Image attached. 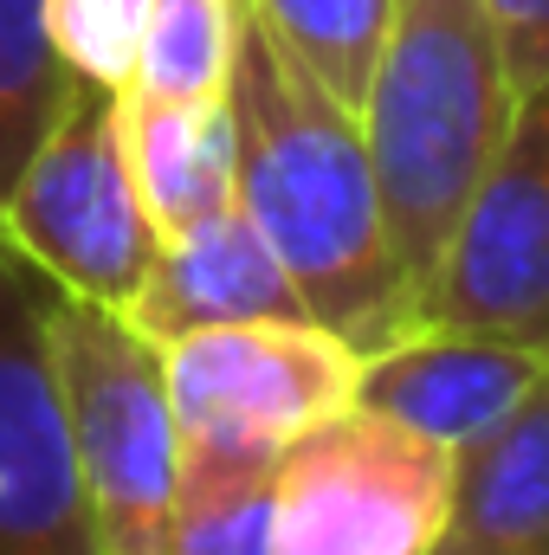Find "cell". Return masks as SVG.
Wrapping results in <instances>:
<instances>
[{
  "instance_id": "obj_1",
  "label": "cell",
  "mask_w": 549,
  "mask_h": 555,
  "mask_svg": "<svg viewBox=\"0 0 549 555\" xmlns=\"http://www.w3.org/2000/svg\"><path fill=\"white\" fill-rule=\"evenodd\" d=\"M233 111V194L266 233L304 310L356 356L388 349L413 330V291L382 220L362 124L336 104L272 26L240 0V39L227 72Z\"/></svg>"
},
{
  "instance_id": "obj_2",
  "label": "cell",
  "mask_w": 549,
  "mask_h": 555,
  "mask_svg": "<svg viewBox=\"0 0 549 555\" xmlns=\"http://www.w3.org/2000/svg\"><path fill=\"white\" fill-rule=\"evenodd\" d=\"M511 111L518 91L478 0H395L356 124L413 304L459 207L511 130Z\"/></svg>"
},
{
  "instance_id": "obj_3",
  "label": "cell",
  "mask_w": 549,
  "mask_h": 555,
  "mask_svg": "<svg viewBox=\"0 0 549 555\" xmlns=\"http://www.w3.org/2000/svg\"><path fill=\"white\" fill-rule=\"evenodd\" d=\"M46 343L98 555H162L181 472L162 349L124 310L65 291H46Z\"/></svg>"
},
{
  "instance_id": "obj_4",
  "label": "cell",
  "mask_w": 549,
  "mask_h": 555,
  "mask_svg": "<svg viewBox=\"0 0 549 555\" xmlns=\"http://www.w3.org/2000/svg\"><path fill=\"white\" fill-rule=\"evenodd\" d=\"M0 240L65 297L124 310L155 259V227L130 181L117 91L72 85L46 137L0 194Z\"/></svg>"
},
{
  "instance_id": "obj_5",
  "label": "cell",
  "mask_w": 549,
  "mask_h": 555,
  "mask_svg": "<svg viewBox=\"0 0 549 555\" xmlns=\"http://www.w3.org/2000/svg\"><path fill=\"white\" fill-rule=\"evenodd\" d=\"M452 452L369 408H343L278 452L272 555H426Z\"/></svg>"
},
{
  "instance_id": "obj_6",
  "label": "cell",
  "mask_w": 549,
  "mask_h": 555,
  "mask_svg": "<svg viewBox=\"0 0 549 555\" xmlns=\"http://www.w3.org/2000/svg\"><path fill=\"white\" fill-rule=\"evenodd\" d=\"M420 323L472 330L549 362V85L518 98L491 168L420 284L413 330Z\"/></svg>"
},
{
  "instance_id": "obj_7",
  "label": "cell",
  "mask_w": 549,
  "mask_h": 555,
  "mask_svg": "<svg viewBox=\"0 0 549 555\" xmlns=\"http://www.w3.org/2000/svg\"><path fill=\"white\" fill-rule=\"evenodd\" d=\"M362 356L317 317H246L162 343V382L181 446L284 452L356 408Z\"/></svg>"
},
{
  "instance_id": "obj_8",
  "label": "cell",
  "mask_w": 549,
  "mask_h": 555,
  "mask_svg": "<svg viewBox=\"0 0 549 555\" xmlns=\"http://www.w3.org/2000/svg\"><path fill=\"white\" fill-rule=\"evenodd\" d=\"M46 291L0 240V555H98L46 343Z\"/></svg>"
},
{
  "instance_id": "obj_9",
  "label": "cell",
  "mask_w": 549,
  "mask_h": 555,
  "mask_svg": "<svg viewBox=\"0 0 549 555\" xmlns=\"http://www.w3.org/2000/svg\"><path fill=\"white\" fill-rule=\"evenodd\" d=\"M544 369L549 362H537L531 349H511V343H491L472 330L420 323L408 336H395L388 349L362 356L356 408L395 420L446 452H465L472 439H485L498 420L531 401Z\"/></svg>"
},
{
  "instance_id": "obj_10",
  "label": "cell",
  "mask_w": 549,
  "mask_h": 555,
  "mask_svg": "<svg viewBox=\"0 0 549 555\" xmlns=\"http://www.w3.org/2000/svg\"><path fill=\"white\" fill-rule=\"evenodd\" d=\"M124 317L162 349L188 330H214V323H246V317H310L297 284L284 278L278 253L266 233L246 220L240 201H227L220 214L155 240V259L142 272L137 297L124 304Z\"/></svg>"
},
{
  "instance_id": "obj_11",
  "label": "cell",
  "mask_w": 549,
  "mask_h": 555,
  "mask_svg": "<svg viewBox=\"0 0 549 555\" xmlns=\"http://www.w3.org/2000/svg\"><path fill=\"white\" fill-rule=\"evenodd\" d=\"M426 555H549V369L518 414L452 452L446 517Z\"/></svg>"
},
{
  "instance_id": "obj_12",
  "label": "cell",
  "mask_w": 549,
  "mask_h": 555,
  "mask_svg": "<svg viewBox=\"0 0 549 555\" xmlns=\"http://www.w3.org/2000/svg\"><path fill=\"white\" fill-rule=\"evenodd\" d=\"M117 130L130 181L155 240L220 214L233 194V111L227 98H142L117 91Z\"/></svg>"
},
{
  "instance_id": "obj_13",
  "label": "cell",
  "mask_w": 549,
  "mask_h": 555,
  "mask_svg": "<svg viewBox=\"0 0 549 555\" xmlns=\"http://www.w3.org/2000/svg\"><path fill=\"white\" fill-rule=\"evenodd\" d=\"M278 452L181 446L162 555H272Z\"/></svg>"
},
{
  "instance_id": "obj_14",
  "label": "cell",
  "mask_w": 549,
  "mask_h": 555,
  "mask_svg": "<svg viewBox=\"0 0 549 555\" xmlns=\"http://www.w3.org/2000/svg\"><path fill=\"white\" fill-rule=\"evenodd\" d=\"M240 39V0H155L137 39L130 78L117 91L142 98H227Z\"/></svg>"
},
{
  "instance_id": "obj_15",
  "label": "cell",
  "mask_w": 549,
  "mask_h": 555,
  "mask_svg": "<svg viewBox=\"0 0 549 555\" xmlns=\"http://www.w3.org/2000/svg\"><path fill=\"white\" fill-rule=\"evenodd\" d=\"M246 7L272 26V39L336 104H349V111L362 104V85L382 52L395 0H246Z\"/></svg>"
},
{
  "instance_id": "obj_16",
  "label": "cell",
  "mask_w": 549,
  "mask_h": 555,
  "mask_svg": "<svg viewBox=\"0 0 549 555\" xmlns=\"http://www.w3.org/2000/svg\"><path fill=\"white\" fill-rule=\"evenodd\" d=\"M72 85L78 78L52 46L46 0H0V194L33 155V142L46 137V124L59 117Z\"/></svg>"
},
{
  "instance_id": "obj_17",
  "label": "cell",
  "mask_w": 549,
  "mask_h": 555,
  "mask_svg": "<svg viewBox=\"0 0 549 555\" xmlns=\"http://www.w3.org/2000/svg\"><path fill=\"white\" fill-rule=\"evenodd\" d=\"M149 13H155V0H46V26H52L65 72L85 85H104V91H117L130 78Z\"/></svg>"
},
{
  "instance_id": "obj_18",
  "label": "cell",
  "mask_w": 549,
  "mask_h": 555,
  "mask_svg": "<svg viewBox=\"0 0 549 555\" xmlns=\"http://www.w3.org/2000/svg\"><path fill=\"white\" fill-rule=\"evenodd\" d=\"M478 13L491 26L511 91L524 98V91L549 85V0H478Z\"/></svg>"
}]
</instances>
